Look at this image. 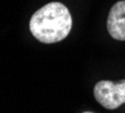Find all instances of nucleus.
Instances as JSON below:
<instances>
[{"mask_svg":"<svg viewBox=\"0 0 125 113\" xmlns=\"http://www.w3.org/2000/svg\"><path fill=\"white\" fill-rule=\"evenodd\" d=\"M83 113H91V112H83Z\"/></svg>","mask_w":125,"mask_h":113,"instance_id":"nucleus-4","label":"nucleus"},{"mask_svg":"<svg viewBox=\"0 0 125 113\" xmlns=\"http://www.w3.org/2000/svg\"><path fill=\"white\" fill-rule=\"evenodd\" d=\"M72 27L70 12L61 2H50L31 18L29 29L43 43H56L68 36Z\"/></svg>","mask_w":125,"mask_h":113,"instance_id":"nucleus-1","label":"nucleus"},{"mask_svg":"<svg viewBox=\"0 0 125 113\" xmlns=\"http://www.w3.org/2000/svg\"><path fill=\"white\" fill-rule=\"evenodd\" d=\"M107 29L113 38L125 41V1H118L112 7L107 19Z\"/></svg>","mask_w":125,"mask_h":113,"instance_id":"nucleus-3","label":"nucleus"},{"mask_svg":"<svg viewBox=\"0 0 125 113\" xmlns=\"http://www.w3.org/2000/svg\"><path fill=\"white\" fill-rule=\"evenodd\" d=\"M94 95L105 109L115 110L125 103V79L116 84L109 80L98 81L94 88Z\"/></svg>","mask_w":125,"mask_h":113,"instance_id":"nucleus-2","label":"nucleus"}]
</instances>
